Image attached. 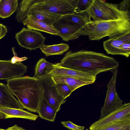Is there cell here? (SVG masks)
I'll list each match as a JSON object with an SVG mask.
<instances>
[{
    "label": "cell",
    "mask_w": 130,
    "mask_h": 130,
    "mask_svg": "<svg viewBox=\"0 0 130 130\" xmlns=\"http://www.w3.org/2000/svg\"><path fill=\"white\" fill-rule=\"evenodd\" d=\"M15 38L21 47L31 50L44 46L46 37L39 32L23 27L16 33Z\"/></svg>",
    "instance_id": "obj_8"
},
{
    "label": "cell",
    "mask_w": 130,
    "mask_h": 130,
    "mask_svg": "<svg viewBox=\"0 0 130 130\" xmlns=\"http://www.w3.org/2000/svg\"><path fill=\"white\" fill-rule=\"evenodd\" d=\"M78 0H38L31 9L47 11L63 16L77 11Z\"/></svg>",
    "instance_id": "obj_5"
},
{
    "label": "cell",
    "mask_w": 130,
    "mask_h": 130,
    "mask_svg": "<svg viewBox=\"0 0 130 130\" xmlns=\"http://www.w3.org/2000/svg\"><path fill=\"white\" fill-rule=\"evenodd\" d=\"M0 130H7V129H3L0 128Z\"/></svg>",
    "instance_id": "obj_32"
},
{
    "label": "cell",
    "mask_w": 130,
    "mask_h": 130,
    "mask_svg": "<svg viewBox=\"0 0 130 130\" xmlns=\"http://www.w3.org/2000/svg\"><path fill=\"white\" fill-rule=\"evenodd\" d=\"M85 130H130V118L119 120L97 128Z\"/></svg>",
    "instance_id": "obj_25"
},
{
    "label": "cell",
    "mask_w": 130,
    "mask_h": 130,
    "mask_svg": "<svg viewBox=\"0 0 130 130\" xmlns=\"http://www.w3.org/2000/svg\"><path fill=\"white\" fill-rule=\"evenodd\" d=\"M128 41H130V32L104 41L103 46L108 54L122 55L121 48L122 45L124 42Z\"/></svg>",
    "instance_id": "obj_13"
},
{
    "label": "cell",
    "mask_w": 130,
    "mask_h": 130,
    "mask_svg": "<svg viewBox=\"0 0 130 130\" xmlns=\"http://www.w3.org/2000/svg\"><path fill=\"white\" fill-rule=\"evenodd\" d=\"M54 64L42 58L37 62L35 68L34 77L38 79L48 75L54 69Z\"/></svg>",
    "instance_id": "obj_20"
},
{
    "label": "cell",
    "mask_w": 130,
    "mask_h": 130,
    "mask_svg": "<svg viewBox=\"0 0 130 130\" xmlns=\"http://www.w3.org/2000/svg\"><path fill=\"white\" fill-rule=\"evenodd\" d=\"M57 112L42 96L37 112L39 116L42 119L53 122L55 121Z\"/></svg>",
    "instance_id": "obj_19"
},
{
    "label": "cell",
    "mask_w": 130,
    "mask_h": 130,
    "mask_svg": "<svg viewBox=\"0 0 130 130\" xmlns=\"http://www.w3.org/2000/svg\"><path fill=\"white\" fill-rule=\"evenodd\" d=\"M7 32V30L6 27L0 23V40L5 36Z\"/></svg>",
    "instance_id": "obj_30"
},
{
    "label": "cell",
    "mask_w": 130,
    "mask_h": 130,
    "mask_svg": "<svg viewBox=\"0 0 130 130\" xmlns=\"http://www.w3.org/2000/svg\"><path fill=\"white\" fill-rule=\"evenodd\" d=\"M18 6L17 0H0V18L10 16L16 11Z\"/></svg>",
    "instance_id": "obj_22"
},
{
    "label": "cell",
    "mask_w": 130,
    "mask_h": 130,
    "mask_svg": "<svg viewBox=\"0 0 130 130\" xmlns=\"http://www.w3.org/2000/svg\"><path fill=\"white\" fill-rule=\"evenodd\" d=\"M61 123L63 126L70 130H83L85 128V127L76 125L70 121H62Z\"/></svg>",
    "instance_id": "obj_28"
},
{
    "label": "cell",
    "mask_w": 130,
    "mask_h": 130,
    "mask_svg": "<svg viewBox=\"0 0 130 130\" xmlns=\"http://www.w3.org/2000/svg\"><path fill=\"white\" fill-rule=\"evenodd\" d=\"M39 81L43 97L57 112L59 111L65 99L58 94L52 76L48 75L43 77L39 79Z\"/></svg>",
    "instance_id": "obj_7"
},
{
    "label": "cell",
    "mask_w": 130,
    "mask_h": 130,
    "mask_svg": "<svg viewBox=\"0 0 130 130\" xmlns=\"http://www.w3.org/2000/svg\"><path fill=\"white\" fill-rule=\"evenodd\" d=\"M7 129V130H27L19 126L16 124L13 126L8 127Z\"/></svg>",
    "instance_id": "obj_31"
},
{
    "label": "cell",
    "mask_w": 130,
    "mask_h": 130,
    "mask_svg": "<svg viewBox=\"0 0 130 130\" xmlns=\"http://www.w3.org/2000/svg\"><path fill=\"white\" fill-rule=\"evenodd\" d=\"M130 0H124L118 4L94 0L86 10L93 21L130 20Z\"/></svg>",
    "instance_id": "obj_3"
},
{
    "label": "cell",
    "mask_w": 130,
    "mask_h": 130,
    "mask_svg": "<svg viewBox=\"0 0 130 130\" xmlns=\"http://www.w3.org/2000/svg\"><path fill=\"white\" fill-rule=\"evenodd\" d=\"M29 14L51 25L62 16L47 11L32 9L31 10Z\"/></svg>",
    "instance_id": "obj_23"
},
{
    "label": "cell",
    "mask_w": 130,
    "mask_h": 130,
    "mask_svg": "<svg viewBox=\"0 0 130 130\" xmlns=\"http://www.w3.org/2000/svg\"><path fill=\"white\" fill-rule=\"evenodd\" d=\"M38 117L23 109L0 106V119L18 118L35 121Z\"/></svg>",
    "instance_id": "obj_15"
},
{
    "label": "cell",
    "mask_w": 130,
    "mask_h": 130,
    "mask_svg": "<svg viewBox=\"0 0 130 130\" xmlns=\"http://www.w3.org/2000/svg\"><path fill=\"white\" fill-rule=\"evenodd\" d=\"M14 47H12V50L14 56L11 59V60L12 63H14L17 62H21L27 59L28 58L25 57L20 58L17 57V54L15 51Z\"/></svg>",
    "instance_id": "obj_29"
},
{
    "label": "cell",
    "mask_w": 130,
    "mask_h": 130,
    "mask_svg": "<svg viewBox=\"0 0 130 130\" xmlns=\"http://www.w3.org/2000/svg\"><path fill=\"white\" fill-rule=\"evenodd\" d=\"M50 75L74 78L80 79L95 82L96 76L90 74L63 67L54 64L53 70Z\"/></svg>",
    "instance_id": "obj_12"
},
{
    "label": "cell",
    "mask_w": 130,
    "mask_h": 130,
    "mask_svg": "<svg viewBox=\"0 0 130 130\" xmlns=\"http://www.w3.org/2000/svg\"><path fill=\"white\" fill-rule=\"evenodd\" d=\"M68 45L61 43L51 45H45L40 48L41 51L46 56L55 55H61L68 50Z\"/></svg>",
    "instance_id": "obj_24"
},
{
    "label": "cell",
    "mask_w": 130,
    "mask_h": 130,
    "mask_svg": "<svg viewBox=\"0 0 130 130\" xmlns=\"http://www.w3.org/2000/svg\"><path fill=\"white\" fill-rule=\"evenodd\" d=\"M27 67L21 62L12 63L11 60H0V80L6 81L22 76L27 72Z\"/></svg>",
    "instance_id": "obj_10"
},
{
    "label": "cell",
    "mask_w": 130,
    "mask_h": 130,
    "mask_svg": "<svg viewBox=\"0 0 130 130\" xmlns=\"http://www.w3.org/2000/svg\"><path fill=\"white\" fill-rule=\"evenodd\" d=\"M84 29L91 40L98 41L107 37L115 38L130 32V20L92 21Z\"/></svg>",
    "instance_id": "obj_4"
},
{
    "label": "cell",
    "mask_w": 130,
    "mask_h": 130,
    "mask_svg": "<svg viewBox=\"0 0 130 130\" xmlns=\"http://www.w3.org/2000/svg\"><path fill=\"white\" fill-rule=\"evenodd\" d=\"M118 68L112 72V77L107 85V90L105 102L101 108L100 120L115 111L123 105V101L119 96L116 90Z\"/></svg>",
    "instance_id": "obj_6"
},
{
    "label": "cell",
    "mask_w": 130,
    "mask_h": 130,
    "mask_svg": "<svg viewBox=\"0 0 130 130\" xmlns=\"http://www.w3.org/2000/svg\"><path fill=\"white\" fill-rule=\"evenodd\" d=\"M57 35L65 41L76 39L79 37L86 36L84 29L62 17L53 23Z\"/></svg>",
    "instance_id": "obj_9"
},
{
    "label": "cell",
    "mask_w": 130,
    "mask_h": 130,
    "mask_svg": "<svg viewBox=\"0 0 130 130\" xmlns=\"http://www.w3.org/2000/svg\"><path fill=\"white\" fill-rule=\"evenodd\" d=\"M51 76L55 84H65L67 85L72 92L80 87L92 84L94 82L69 77L57 76Z\"/></svg>",
    "instance_id": "obj_17"
},
{
    "label": "cell",
    "mask_w": 130,
    "mask_h": 130,
    "mask_svg": "<svg viewBox=\"0 0 130 130\" xmlns=\"http://www.w3.org/2000/svg\"><path fill=\"white\" fill-rule=\"evenodd\" d=\"M0 106L22 109H24L12 93L7 85L0 82Z\"/></svg>",
    "instance_id": "obj_16"
},
{
    "label": "cell",
    "mask_w": 130,
    "mask_h": 130,
    "mask_svg": "<svg viewBox=\"0 0 130 130\" xmlns=\"http://www.w3.org/2000/svg\"><path fill=\"white\" fill-rule=\"evenodd\" d=\"M130 118V103H124L119 108L107 116L94 122L89 129L100 128L116 121Z\"/></svg>",
    "instance_id": "obj_11"
},
{
    "label": "cell",
    "mask_w": 130,
    "mask_h": 130,
    "mask_svg": "<svg viewBox=\"0 0 130 130\" xmlns=\"http://www.w3.org/2000/svg\"><path fill=\"white\" fill-rule=\"evenodd\" d=\"M62 17L84 28L92 20L87 10L76 11L73 13L62 16Z\"/></svg>",
    "instance_id": "obj_18"
},
{
    "label": "cell",
    "mask_w": 130,
    "mask_h": 130,
    "mask_svg": "<svg viewBox=\"0 0 130 130\" xmlns=\"http://www.w3.org/2000/svg\"><path fill=\"white\" fill-rule=\"evenodd\" d=\"M7 81L8 89L24 108L37 112L43 96L39 79L34 77L20 76Z\"/></svg>",
    "instance_id": "obj_2"
},
{
    "label": "cell",
    "mask_w": 130,
    "mask_h": 130,
    "mask_svg": "<svg viewBox=\"0 0 130 130\" xmlns=\"http://www.w3.org/2000/svg\"><path fill=\"white\" fill-rule=\"evenodd\" d=\"M55 85L59 94L65 99L72 92L69 86L66 84H55Z\"/></svg>",
    "instance_id": "obj_26"
},
{
    "label": "cell",
    "mask_w": 130,
    "mask_h": 130,
    "mask_svg": "<svg viewBox=\"0 0 130 130\" xmlns=\"http://www.w3.org/2000/svg\"><path fill=\"white\" fill-rule=\"evenodd\" d=\"M58 65L63 67L90 74L95 76L107 71L112 72L119 66L118 61L105 54L82 50L67 52Z\"/></svg>",
    "instance_id": "obj_1"
},
{
    "label": "cell",
    "mask_w": 130,
    "mask_h": 130,
    "mask_svg": "<svg viewBox=\"0 0 130 130\" xmlns=\"http://www.w3.org/2000/svg\"><path fill=\"white\" fill-rule=\"evenodd\" d=\"M22 23L28 29L57 35V31L53 25L39 20L32 15L29 14L27 15Z\"/></svg>",
    "instance_id": "obj_14"
},
{
    "label": "cell",
    "mask_w": 130,
    "mask_h": 130,
    "mask_svg": "<svg viewBox=\"0 0 130 130\" xmlns=\"http://www.w3.org/2000/svg\"><path fill=\"white\" fill-rule=\"evenodd\" d=\"M94 0H78L77 11L87 10L92 5Z\"/></svg>",
    "instance_id": "obj_27"
},
{
    "label": "cell",
    "mask_w": 130,
    "mask_h": 130,
    "mask_svg": "<svg viewBox=\"0 0 130 130\" xmlns=\"http://www.w3.org/2000/svg\"><path fill=\"white\" fill-rule=\"evenodd\" d=\"M38 0H23L19 4L15 19L19 23H22L29 14L33 6Z\"/></svg>",
    "instance_id": "obj_21"
}]
</instances>
